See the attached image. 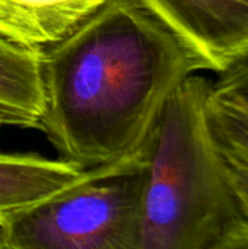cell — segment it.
Returning <instances> with one entry per match:
<instances>
[{"instance_id":"cell-9","label":"cell","mask_w":248,"mask_h":249,"mask_svg":"<svg viewBox=\"0 0 248 249\" xmlns=\"http://www.w3.org/2000/svg\"><path fill=\"white\" fill-rule=\"evenodd\" d=\"M213 90L248 109V60L222 73L221 80L213 83Z\"/></svg>"},{"instance_id":"cell-2","label":"cell","mask_w":248,"mask_h":249,"mask_svg":"<svg viewBox=\"0 0 248 249\" xmlns=\"http://www.w3.org/2000/svg\"><path fill=\"white\" fill-rule=\"evenodd\" d=\"M212 82L190 74L146 144L139 249H248V220L208 112Z\"/></svg>"},{"instance_id":"cell-3","label":"cell","mask_w":248,"mask_h":249,"mask_svg":"<svg viewBox=\"0 0 248 249\" xmlns=\"http://www.w3.org/2000/svg\"><path fill=\"white\" fill-rule=\"evenodd\" d=\"M146 146L0 220L1 249H139Z\"/></svg>"},{"instance_id":"cell-7","label":"cell","mask_w":248,"mask_h":249,"mask_svg":"<svg viewBox=\"0 0 248 249\" xmlns=\"http://www.w3.org/2000/svg\"><path fill=\"white\" fill-rule=\"evenodd\" d=\"M42 104L41 54L0 38V105L38 120Z\"/></svg>"},{"instance_id":"cell-13","label":"cell","mask_w":248,"mask_h":249,"mask_svg":"<svg viewBox=\"0 0 248 249\" xmlns=\"http://www.w3.org/2000/svg\"><path fill=\"white\" fill-rule=\"evenodd\" d=\"M0 127H1V125H0Z\"/></svg>"},{"instance_id":"cell-6","label":"cell","mask_w":248,"mask_h":249,"mask_svg":"<svg viewBox=\"0 0 248 249\" xmlns=\"http://www.w3.org/2000/svg\"><path fill=\"white\" fill-rule=\"evenodd\" d=\"M85 171L63 159L0 153V220L66 190Z\"/></svg>"},{"instance_id":"cell-10","label":"cell","mask_w":248,"mask_h":249,"mask_svg":"<svg viewBox=\"0 0 248 249\" xmlns=\"http://www.w3.org/2000/svg\"><path fill=\"white\" fill-rule=\"evenodd\" d=\"M224 156L227 160V171H228V177H229L232 190L237 196V200L240 203V207H241L244 216L248 220V166L229 158L225 153H224Z\"/></svg>"},{"instance_id":"cell-11","label":"cell","mask_w":248,"mask_h":249,"mask_svg":"<svg viewBox=\"0 0 248 249\" xmlns=\"http://www.w3.org/2000/svg\"><path fill=\"white\" fill-rule=\"evenodd\" d=\"M0 125L1 127H4V125L22 127V128H38L39 127L37 118H34L28 114L1 107V105H0Z\"/></svg>"},{"instance_id":"cell-8","label":"cell","mask_w":248,"mask_h":249,"mask_svg":"<svg viewBox=\"0 0 248 249\" xmlns=\"http://www.w3.org/2000/svg\"><path fill=\"white\" fill-rule=\"evenodd\" d=\"M209 123L225 155L248 166V109L212 89L208 98Z\"/></svg>"},{"instance_id":"cell-12","label":"cell","mask_w":248,"mask_h":249,"mask_svg":"<svg viewBox=\"0 0 248 249\" xmlns=\"http://www.w3.org/2000/svg\"><path fill=\"white\" fill-rule=\"evenodd\" d=\"M0 249H1V226H0Z\"/></svg>"},{"instance_id":"cell-5","label":"cell","mask_w":248,"mask_h":249,"mask_svg":"<svg viewBox=\"0 0 248 249\" xmlns=\"http://www.w3.org/2000/svg\"><path fill=\"white\" fill-rule=\"evenodd\" d=\"M108 0H0V38L44 54L92 18Z\"/></svg>"},{"instance_id":"cell-4","label":"cell","mask_w":248,"mask_h":249,"mask_svg":"<svg viewBox=\"0 0 248 249\" xmlns=\"http://www.w3.org/2000/svg\"><path fill=\"white\" fill-rule=\"evenodd\" d=\"M197 57L225 73L248 60V0H137Z\"/></svg>"},{"instance_id":"cell-1","label":"cell","mask_w":248,"mask_h":249,"mask_svg":"<svg viewBox=\"0 0 248 249\" xmlns=\"http://www.w3.org/2000/svg\"><path fill=\"white\" fill-rule=\"evenodd\" d=\"M202 70L137 0H108L41 55L38 128L82 169L118 162L148 144L172 92Z\"/></svg>"}]
</instances>
